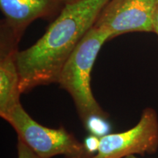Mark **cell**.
Listing matches in <instances>:
<instances>
[{
	"instance_id": "1",
	"label": "cell",
	"mask_w": 158,
	"mask_h": 158,
	"mask_svg": "<svg viewBox=\"0 0 158 158\" xmlns=\"http://www.w3.org/2000/svg\"><path fill=\"white\" fill-rule=\"evenodd\" d=\"M110 0L66 3L45 34L16 54L21 94L37 86L57 84L65 62Z\"/></svg>"
},
{
	"instance_id": "2",
	"label": "cell",
	"mask_w": 158,
	"mask_h": 158,
	"mask_svg": "<svg viewBox=\"0 0 158 158\" xmlns=\"http://www.w3.org/2000/svg\"><path fill=\"white\" fill-rule=\"evenodd\" d=\"M110 40V33L93 26L73 51L59 74L57 84L70 94L84 124L92 116L109 117L92 93L91 73L100 48Z\"/></svg>"
},
{
	"instance_id": "3",
	"label": "cell",
	"mask_w": 158,
	"mask_h": 158,
	"mask_svg": "<svg viewBox=\"0 0 158 158\" xmlns=\"http://www.w3.org/2000/svg\"><path fill=\"white\" fill-rule=\"evenodd\" d=\"M13 127L18 138L40 158L62 155L65 158H91L84 143L64 127L48 128L35 121L20 103L2 118Z\"/></svg>"
},
{
	"instance_id": "4",
	"label": "cell",
	"mask_w": 158,
	"mask_h": 158,
	"mask_svg": "<svg viewBox=\"0 0 158 158\" xmlns=\"http://www.w3.org/2000/svg\"><path fill=\"white\" fill-rule=\"evenodd\" d=\"M158 149V116L146 108L139 122L131 129L108 133L100 138L98 150L91 158H124L130 155H152Z\"/></svg>"
},
{
	"instance_id": "5",
	"label": "cell",
	"mask_w": 158,
	"mask_h": 158,
	"mask_svg": "<svg viewBox=\"0 0 158 158\" xmlns=\"http://www.w3.org/2000/svg\"><path fill=\"white\" fill-rule=\"evenodd\" d=\"M158 0H110L94 27L110 33V38L129 32H153V16Z\"/></svg>"
},
{
	"instance_id": "6",
	"label": "cell",
	"mask_w": 158,
	"mask_h": 158,
	"mask_svg": "<svg viewBox=\"0 0 158 158\" xmlns=\"http://www.w3.org/2000/svg\"><path fill=\"white\" fill-rule=\"evenodd\" d=\"M65 4V0H0L4 16L0 44L18 48L23 32L33 21L59 15Z\"/></svg>"
},
{
	"instance_id": "7",
	"label": "cell",
	"mask_w": 158,
	"mask_h": 158,
	"mask_svg": "<svg viewBox=\"0 0 158 158\" xmlns=\"http://www.w3.org/2000/svg\"><path fill=\"white\" fill-rule=\"evenodd\" d=\"M19 50L0 49V116L8 114L21 103L16 56Z\"/></svg>"
},
{
	"instance_id": "8",
	"label": "cell",
	"mask_w": 158,
	"mask_h": 158,
	"mask_svg": "<svg viewBox=\"0 0 158 158\" xmlns=\"http://www.w3.org/2000/svg\"><path fill=\"white\" fill-rule=\"evenodd\" d=\"M84 125L91 134L100 138L107 135L110 130V124L108 122V118L102 116H92Z\"/></svg>"
},
{
	"instance_id": "9",
	"label": "cell",
	"mask_w": 158,
	"mask_h": 158,
	"mask_svg": "<svg viewBox=\"0 0 158 158\" xmlns=\"http://www.w3.org/2000/svg\"><path fill=\"white\" fill-rule=\"evenodd\" d=\"M85 148L90 155L93 156L95 155L98 150L99 143H100V137L91 134L85 138L84 141L83 142Z\"/></svg>"
},
{
	"instance_id": "10",
	"label": "cell",
	"mask_w": 158,
	"mask_h": 158,
	"mask_svg": "<svg viewBox=\"0 0 158 158\" xmlns=\"http://www.w3.org/2000/svg\"><path fill=\"white\" fill-rule=\"evenodd\" d=\"M18 158H40L27 144L19 139L17 143Z\"/></svg>"
},
{
	"instance_id": "11",
	"label": "cell",
	"mask_w": 158,
	"mask_h": 158,
	"mask_svg": "<svg viewBox=\"0 0 158 158\" xmlns=\"http://www.w3.org/2000/svg\"><path fill=\"white\" fill-rule=\"evenodd\" d=\"M153 32L155 33L158 37V6L155 10L153 16Z\"/></svg>"
},
{
	"instance_id": "12",
	"label": "cell",
	"mask_w": 158,
	"mask_h": 158,
	"mask_svg": "<svg viewBox=\"0 0 158 158\" xmlns=\"http://www.w3.org/2000/svg\"><path fill=\"white\" fill-rule=\"evenodd\" d=\"M124 158H139V157H136V155H130V156H127V157H126Z\"/></svg>"
},
{
	"instance_id": "13",
	"label": "cell",
	"mask_w": 158,
	"mask_h": 158,
	"mask_svg": "<svg viewBox=\"0 0 158 158\" xmlns=\"http://www.w3.org/2000/svg\"><path fill=\"white\" fill-rule=\"evenodd\" d=\"M78 1V0H65L66 3H69V2H76Z\"/></svg>"
}]
</instances>
